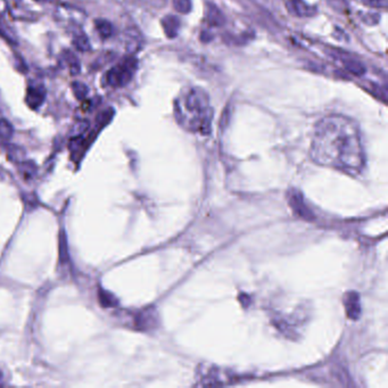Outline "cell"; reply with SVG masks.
I'll use <instances>...</instances> for the list:
<instances>
[{
  "label": "cell",
  "instance_id": "6da1fadb",
  "mask_svg": "<svg viewBox=\"0 0 388 388\" xmlns=\"http://www.w3.org/2000/svg\"><path fill=\"white\" fill-rule=\"evenodd\" d=\"M310 154L321 166L351 175L359 174L366 164L359 125L344 115L322 118L314 127Z\"/></svg>",
  "mask_w": 388,
  "mask_h": 388
},
{
  "label": "cell",
  "instance_id": "7a4b0ae2",
  "mask_svg": "<svg viewBox=\"0 0 388 388\" xmlns=\"http://www.w3.org/2000/svg\"><path fill=\"white\" fill-rule=\"evenodd\" d=\"M213 115L210 96L203 88L189 87L182 90L174 100L176 122L189 132L209 134Z\"/></svg>",
  "mask_w": 388,
  "mask_h": 388
},
{
  "label": "cell",
  "instance_id": "3957f363",
  "mask_svg": "<svg viewBox=\"0 0 388 388\" xmlns=\"http://www.w3.org/2000/svg\"><path fill=\"white\" fill-rule=\"evenodd\" d=\"M137 67V59L131 55V56L125 58L122 63L108 71L107 74H106V81L110 87H124L132 80Z\"/></svg>",
  "mask_w": 388,
  "mask_h": 388
},
{
  "label": "cell",
  "instance_id": "277c9868",
  "mask_svg": "<svg viewBox=\"0 0 388 388\" xmlns=\"http://www.w3.org/2000/svg\"><path fill=\"white\" fill-rule=\"evenodd\" d=\"M135 322L134 325L137 327V329L143 331H149L154 330L158 327L159 320L158 314L154 307H147L139 311L134 316Z\"/></svg>",
  "mask_w": 388,
  "mask_h": 388
},
{
  "label": "cell",
  "instance_id": "5b68a950",
  "mask_svg": "<svg viewBox=\"0 0 388 388\" xmlns=\"http://www.w3.org/2000/svg\"><path fill=\"white\" fill-rule=\"evenodd\" d=\"M288 201L290 204V208L295 212V214L305 220L313 219V214H312V212L306 206L303 196H302L300 191L291 190L288 195Z\"/></svg>",
  "mask_w": 388,
  "mask_h": 388
},
{
  "label": "cell",
  "instance_id": "8992f818",
  "mask_svg": "<svg viewBox=\"0 0 388 388\" xmlns=\"http://www.w3.org/2000/svg\"><path fill=\"white\" fill-rule=\"evenodd\" d=\"M347 316L352 320H357L361 315V301L360 295L356 291H349L343 299Z\"/></svg>",
  "mask_w": 388,
  "mask_h": 388
},
{
  "label": "cell",
  "instance_id": "52a82bcc",
  "mask_svg": "<svg viewBox=\"0 0 388 388\" xmlns=\"http://www.w3.org/2000/svg\"><path fill=\"white\" fill-rule=\"evenodd\" d=\"M124 43L125 49L130 55H133L139 52L143 46V35L134 28H129L124 32Z\"/></svg>",
  "mask_w": 388,
  "mask_h": 388
},
{
  "label": "cell",
  "instance_id": "ba28073f",
  "mask_svg": "<svg viewBox=\"0 0 388 388\" xmlns=\"http://www.w3.org/2000/svg\"><path fill=\"white\" fill-rule=\"evenodd\" d=\"M46 99V90L42 85H31L27 92V104L32 109H37L41 106Z\"/></svg>",
  "mask_w": 388,
  "mask_h": 388
},
{
  "label": "cell",
  "instance_id": "9c48e42d",
  "mask_svg": "<svg viewBox=\"0 0 388 388\" xmlns=\"http://www.w3.org/2000/svg\"><path fill=\"white\" fill-rule=\"evenodd\" d=\"M162 27L166 37L169 39H174L179 33L180 21L174 15H166L162 19Z\"/></svg>",
  "mask_w": 388,
  "mask_h": 388
},
{
  "label": "cell",
  "instance_id": "30bf717a",
  "mask_svg": "<svg viewBox=\"0 0 388 388\" xmlns=\"http://www.w3.org/2000/svg\"><path fill=\"white\" fill-rule=\"evenodd\" d=\"M287 6H288L289 11L294 15H296V16H311V15H313L315 12L313 7L306 5L303 0H289Z\"/></svg>",
  "mask_w": 388,
  "mask_h": 388
},
{
  "label": "cell",
  "instance_id": "8fae6325",
  "mask_svg": "<svg viewBox=\"0 0 388 388\" xmlns=\"http://www.w3.org/2000/svg\"><path fill=\"white\" fill-rule=\"evenodd\" d=\"M206 19L212 27H222L225 23V17L222 12L213 4H208V12H206Z\"/></svg>",
  "mask_w": 388,
  "mask_h": 388
},
{
  "label": "cell",
  "instance_id": "7c38bea8",
  "mask_svg": "<svg viewBox=\"0 0 388 388\" xmlns=\"http://www.w3.org/2000/svg\"><path fill=\"white\" fill-rule=\"evenodd\" d=\"M344 65L349 72H351L353 75H356V77H362L367 71L364 65L355 59H346L344 60Z\"/></svg>",
  "mask_w": 388,
  "mask_h": 388
},
{
  "label": "cell",
  "instance_id": "4fadbf2b",
  "mask_svg": "<svg viewBox=\"0 0 388 388\" xmlns=\"http://www.w3.org/2000/svg\"><path fill=\"white\" fill-rule=\"evenodd\" d=\"M65 62H66V64L69 65V69H70V72L72 75H77L80 73V71H81V66H80V62L78 57L75 56V55L70 52V50H66L65 52Z\"/></svg>",
  "mask_w": 388,
  "mask_h": 388
},
{
  "label": "cell",
  "instance_id": "5bb4252c",
  "mask_svg": "<svg viewBox=\"0 0 388 388\" xmlns=\"http://www.w3.org/2000/svg\"><path fill=\"white\" fill-rule=\"evenodd\" d=\"M96 29H97L100 37H103L104 39L109 38L114 31L112 23L106 21V19H97L96 21Z\"/></svg>",
  "mask_w": 388,
  "mask_h": 388
},
{
  "label": "cell",
  "instance_id": "9a60e30c",
  "mask_svg": "<svg viewBox=\"0 0 388 388\" xmlns=\"http://www.w3.org/2000/svg\"><path fill=\"white\" fill-rule=\"evenodd\" d=\"M73 44L75 46V48L80 50V52H83V53L89 52V50L92 49V44H90L89 39L87 38V35L83 34V33L74 35Z\"/></svg>",
  "mask_w": 388,
  "mask_h": 388
},
{
  "label": "cell",
  "instance_id": "2e32d148",
  "mask_svg": "<svg viewBox=\"0 0 388 388\" xmlns=\"http://www.w3.org/2000/svg\"><path fill=\"white\" fill-rule=\"evenodd\" d=\"M71 87H72L73 95L78 100H84L88 97L89 88L84 83L80 81H74L72 82V85H71Z\"/></svg>",
  "mask_w": 388,
  "mask_h": 388
},
{
  "label": "cell",
  "instance_id": "e0dca14e",
  "mask_svg": "<svg viewBox=\"0 0 388 388\" xmlns=\"http://www.w3.org/2000/svg\"><path fill=\"white\" fill-rule=\"evenodd\" d=\"M89 127H90V124H89L88 121H85V120L78 121V122L73 125L72 130H71L72 137L73 138H81L82 134L87 132Z\"/></svg>",
  "mask_w": 388,
  "mask_h": 388
},
{
  "label": "cell",
  "instance_id": "ac0fdd59",
  "mask_svg": "<svg viewBox=\"0 0 388 388\" xmlns=\"http://www.w3.org/2000/svg\"><path fill=\"white\" fill-rule=\"evenodd\" d=\"M14 133L13 125L7 120L0 119V139L9 140Z\"/></svg>",
  "mask_w": 388,
  "mask_h": 388
},
{
  "label": "cell",
  "instance_id": "d6986e66",
  "mask_svg": "<svg viewBox=\"0 0 388 388\" xmlns=\"http://www.w3.org/2000/svg\"><path fill=\"white\" fill-rule=\"evenodd\" d=\"M173 6L179 13L188 14L193 8V3L191 0H173Z\"/></svg>",
  "mask_w": 388,
  "mask_h": 388
},
{
  "label": "cell",
  "instance_id": "ffe728a7",
  "mask_svg": "<svg viewBox=\"0 0 388 388\" xmlns=\"http://www.w3.org/2000/svg\"><path fill=\"white\" fill-rule=\"evenodd\" d=\"M0 35H3V37L5 39H7L9 42L16 43V40H15L14 34L12 32H9L8 28L3 22H0Z\"/></svg>",
  "mask_w": 388,
  "mask_h": 388
}]
</instances>
